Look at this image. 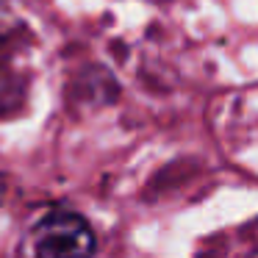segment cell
Here are the masks:
<instances>
[{
	"label": "cell",
	"mask_w": 258,
	"mask_h": 258,
	"mask_svg": "<svg viewBox=\"0 0 258 258\" xmlns=\"http://www.w3.org/2000/svg\"><path fill=\"white\" fill-rule=\"evenodd\" d=\"M34 258H92L95 233L75 211H50L31 230Z\"/></svg>",
	"instance_id": "obj_1"
},
{
	"label": "cell",
	"mask_w": 258,
	"mask_h": 258,
	"mask_svg": "<svg viewBox=\"0 0 258 258\" xmlns=\"http://www.w3.org/2000/svg\"><path fill=\"white\" fill-rule=\"evenodd\" d=\"M23 106V81L14 70L0 64V117L14 114Z\"/></svg>",
	"instance_id": "obj_2"
},
{
	"label": "cell",
	"mask_w": 258,
	"mask_h": 258,
	"mask_svg": "<svg viewBox=\"0 0 258 258\" xmlns=\"http://www.w3.org/2000/svg\"><path fill=\"white\" fill-rule=\"evenodd\" d=\"M6 28H9V20H6V12H3V3H0V42L6 36Z\"/></svg>",
	"instance_id": "obj_3"
}]
</instances>
